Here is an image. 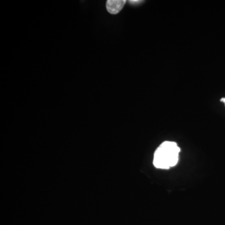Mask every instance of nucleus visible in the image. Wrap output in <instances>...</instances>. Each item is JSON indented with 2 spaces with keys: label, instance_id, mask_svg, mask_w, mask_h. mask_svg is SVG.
Returning a JSON list of instances; mask_svg holds the SVG:
<instances>
[{
  "label": "nucleus",
  "instance_id": "1",
  "mask_svg": "<svg viewBox=\"0 0 225 225\" xmlns=\"http://www.w3.org/2000/svg\"><path fill=\"white\" fill-rule=\"evenodd\" d=\"M180 148L173 142H163L156 150L154 155V166L160 169H169L175 166L178 161Z\"/></svg>",
  "mask_w": 225,
  "mask_h": 225
},
{
  "label": "nucleus",
  "instance_id": "4",
  "mask_svg": "<svg viewBox=\"0 0 225 225\" xmlns=\"http://www.w3.org/2000/svg\"><path fill=\"white\" fill-rule=\"evenodd\" d=\"M221 101H223V103H224V104H225V98H222V99L221 100Z\"/></svg>",
  "mask_w": 225,
  "mask_h": 225
},
{
  "label": "nucleus",
  "instance_id": "3",
  "mask_svg": "<svg viewBox=\"0 0 225 225\" xmlns=\"http://www.w3.org/2000/svg\"><path fill=\"white\" fill-rule=\"evenodd\" d=\"M143 1H138V0H133V1H129V3L131 4H133V5H137V4L142 3Z\"/></svg>",
  "mask_w": 225,
  "mask_h": 225
},
{
  "label": "nucleus",
  "instance_id": "2",
  "mask_svg": "<svg viewBox=\"0 0 225 225\" xmlns=\"http://www.w3.org/2000/svg\"><path fill=\"white\" fill-rule=\"evenodd\" d=\"M126 1L125 0H108L106 1V9L110 14L116 15L124 7Z\"/></svg>",
  "mask_w": 225,
  "mask_h": 225
}]
</instances>
